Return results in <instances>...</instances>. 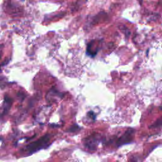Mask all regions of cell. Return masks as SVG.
I'll return each mask as SVG.
<instances>
[{
  "instance_id": "obj_1",
  "label": "cell",
  "mask_w": 162,
  "mask_h": 162,
  "mask_svg": "<svg viewBox=\"0 0 162 162\" xmlns=\"http://www.w3.org/2000/svg\"><path fill=\"white\" fill-rule=\"evenodd\" d=\"M50 137L51 136L48 134L45 135L44 136H42L39 139H38V141L32 143L27 146L26 147V151H27L29 155H31L37 152L38 151L41 149L46 148L48 145Z\"/></svg>"
},
{
  "instance_id": "obj_2",
  "label": "cell",
  "mask_w": 162,
  "mask_h": 162,
  "mask_svg": "<svg viewBox=\"0 0 162 162\" xmlns=\"http://www.w3.org/2000/svg\"><path fill=\"white\" fill-rule=\"evenodd\" d=\"M134 133V131L133 129L128 128L125 132V133L120 139H118L117 144L118 146H121L128 143H131L133 140Z\"/></svg>"
},
{
  "instance_id": "obj_3",
  "label": "cell",
  "mask_w": 162,
  "mask_h": 162,
  "mask_svg": "<svg viewBox=\"0 0 162 162\" xmlns=\"http://www.w3.org/2000/svg\"><path fill=\"white\" fill-rule=\"evenodd\" d=\"M12 104V100L8 96H5V103L3 105V111L2 113V116L6 115L9 110L10 109V107Z\"/></svg>"
},
{
  "instance_id": "obj_4",
  "label": "cell",
  "mask_w": 162,
  "mask_h": 162,
  "mask_svg": "<svg viewBox=\"0 0 162 162\" xmlns=\"http://www.w3.org/2000/svg\"><path fill=\"white\" fill-rule=\"evenodd\" d=\"M79 128V127L75 125H73L72 127H71L69 130H68V132H75L76 131H78Z\"/></svg>"
},
{
  "instance_id": "obj_5",
  "label": "cell",
  "mask_w": 162,
  "mask_h": 162,
  "mask_svg": "<svg viewBox=\"0 0 162 162\" xmlns=\"http://www.w3.org/2000/svg\"><path fill=\"white\" fill-rule=\"evenodd\" d=\"M88 114V116L89 117H91L93 120H95L96 119V115H95V113L93 111L89 112Z\"/></svg>"
}]
</instances>
